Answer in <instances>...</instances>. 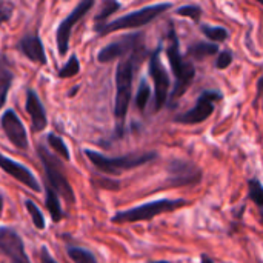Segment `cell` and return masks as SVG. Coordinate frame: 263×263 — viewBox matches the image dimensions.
<instances>
[{"mask_svg":"<svg viewBox=\"0 0 263 263\" xmlns=\"http://www.w3.org/2000/svg\"><path fill=\"white\" fill-rule=\"evenodd\" d=\"M37 156H39V159L42 162V166L45 170L46 185L51 190H54L57 196L60 194L69 203H74L76 202L74 191H72V186L69 185V180H68L66 174H65L63 163L57 159V156H54L43 145H39L37 146Z\"/></svg>","mask_w":263,"mask_h":263,"instance_id":"obj_5","label":"cell"},{"mask_svg":"<svg viewBox=\"0 0 263 263\" xmlns=\"http://www.w3.org/2000/svg\"><path fill=\"white\" fill-rule=\"evenodd\" d=\"M166 55H168V62L171 66V71L174 74V88L171 92V100H177L180 99L188 88L191 86V83L194 82L196 77V68L193 65V62L186 60L182 52H180V42L177 37V32L174 29V25H170V31H168V45H166Z\"/></svg>","mask_w":263,"mask_h":263,"instance_id":"obj_2","label":"cell"},{"mask_svg":"<svg viewBox=\"0 0 263 263\" xmlns=\"http://www.w3.org/2000/svg\"><path fill=\"white\" fill-rule=\"evenodd\" d=\"M203 173L202 170L193 163L191 160L185 159H174L168 165V177L166 186H196L202 182Z\"/></svg>","mask_w":263,"mask_h":263,"instance_id":"obj_9","label":"cell"},{"mask_svg":"<svg viewBox=\"0 0 263 263\" xmlns=\"http://www.w3.org/2000/svg\"><path fill=\"white\" fill-rule=\"evenodd\" d=\"M45 206L52 219V222H60L65 216L63 210H62V205H60V200H59V196L55 194L54 190H51L46 183H45Z\"/></svg>","mask_w":263,"mask_h":263,"instance_id":"obj_18","label":"cell"},{"mask_svg":"<svg viewBox=\"0 0 263 263\" xmlns=\"http://www.w3.org/2000/svg\"><path fill=\"white\" fill-rule=\"evenodd\" d=\"M233 52L230 49H223V51H219L217 54V60H216V68L217 69H227L231 63H233Z\"/></svg>","mask_w":263,"mask_h":263,"instance_id":"obj_29","label":"cell"},{"mask_svg":"<svg viewBox=\"0 0 263 263\" xmlns=\"http://www.w3.org/2000/svg\"><path fill=\"white\" fill-rule=\"evenodd\" d=\"M46 142H48V146H49L57 156H60V157H62L63 160H66V162L71 160L69 148L66 146L65 140H63L60 136H57L55 133H49V134L46 136Z\"/></svg>","mask_w":263,"mask_h":263,"instance_id":"obj_21","label":"cell"},{"mask_svg":"<svg viewBox=\"0 0 263 263\" xmlns=\"http://www.w3.org/2000/svg\"><path fill=\"white\" fill-rule=\"evenodd\" d=\"M219 54V46L217 43H211V42H197L194 45H191L186 51L188 57H193L194 60H203L210 55H216Z\"/></svg>","mask_w":263,"mask_h":263,"instance_id":"obj_19","label":"cell"},{"mask_svg":"<svg viewBox=\"0 0 263 263\" xmlns=\"http://www.w3.org/2000/svg\"><path fill=\"white\" fill-rule=\"evenodd\" d=\"M0 125L8 137V140L18 149H28L29 140L26 134V128L22 122V119L15 114L14 109H5V112L0 117Z\"/></svg>","mask_w":263,"mask_h":263,"instance_id":"obj_13","label":"cell"},{"mask_svg":"<svg viewBox=\"0 0 263 263\" xmlns=\"http://www.w3.org/2000/svg\"><path fill=\"white\" fill-rule=\"evenodd\" d=\"M17 49L31 62L45 66L48 63V57L45 52V46L42 39L37 34H26L23 35L18 43H17Z\"/></svg>","mask_w":263,"mask_h":263,"instance_id":"obj_16","label":"cell"},{"mask_svg":"<svg viewBox=\"0 0 263 263\" xmlns=\"http://www.w3.org/2000/svg\"><path fill=\"white\" fill-rule=\"evenodd\" d=\"M142 37H143L142 34H129V35H123L120 40L108 43L97 52V62L109 63L116 59H123L136 51L145 49Z\"/></svg>","mask_w":263,"mask_h":263,"instance_id":"obj_10","label":"cell"},{"mask_svg":"<svg viewBox=\"0 0 263 263\" xmlns=\"http://www.w3.org/2000/svg\"><path fill=\"white\" fill-rule=\"evenodd\" d=\"M153 263H170V262H166V260H157V262H153Z\"/></svg>","mask_w":263,"mask_h":263,"instance_id":"obj_34","label":"cell"},{"mask_svg":"<svg viewBox=\"0 0 263 263\" xmlns=\"http://www.w3.org/2000/svg\"><path fill=\"white\" fill-rule=\"evenodd\" d=\"M88 160L102 173L105 174H120L122 171L134 170L142 165H146L157 159V153H145V154H131V156H120V157H108L102 153L85 149L83 151Z\"/></svg>","mask_w":263,"mask_h":263,"instance_id":"obj_6","label":"cell"},{"mask_svg":"<svg viewBox=\"0 0 263 263\" xmlns=\"http://www.w3.org/2000/svg\"><path fill=\"white\" fill-rule=\"evenodd\" d=\"M160 52H162V45H159L149 55V66H148L149 77L154 82V112H159L166 105L168 91L171 86L170 76L160 60Z\"/></svg>","mask_w":263,"mask_h":263,"instance_id":"obj_8","label":"cell"},{"mask_svg":"<svg viewBox=\"0 0 263 263\" xmlns=\"http://www.w3.org/2000/svg\"><path fill=\"white\" fill-rule=\"evenodd\" d=\"M66 254L69 256V259L74 263H99L96 256L89 250H85L82 247L68 245L66 247Z\"/></svg>","mask_w":263,"mask_h":263,"instance_id":"obj_22","label":"cell"},{"mask_svg":"<svg viewBox=\"0 0 263 263\" xmlns=\"http://www.w3.org/2000/svg\"><path fill=\"white\" fill-rule=\"evenodd\" d=\"M248 199L254 202V205L262 210L263 205V188L259 179H250L248 180Z\"/></svg>","mask_w":263,"mask_h":263,"instance_id":"obj_24","label":"cell"},{"mask_svg":"<svg viewBox=\"0 0 263 263\" xmlns=\"http://www.w3.org/2000/svg\"><path fill=\"white\" fill-rule=\"evenodd\" d=\"M200 259H202L200 263H214V259H211V257H208V256H205V254H203Z\"/></svg>","mask_w":263,"mask_h":263,"instance_id":"obj_31","label":"cell"},{"mask_svg":"<svg viewBox=\"0 0 263 263\" xmlns=\"http://www.w3.org/2000/svg\"><path fill=\"white\" fill-rule=\"evenodd\" d=\"M79 71H80V62L76 54H71L68 62L65 63V66L59 71V79L74 77L76 74H79Z\"/></svg>","mask_w":263,"mask_h":263,"instance_id":"obj_27","label":"cell"},{"mask_svg":"<svg viewBox=\"0 0 263 263\" xmlns=\"http://www.w3.org/2000/svg\"><path fill=\"white\" fill-rule=\"evenodd\" d=\"M77 91H79V86H74V88H72V89H71V91L68 92V96H69V97H72V96H74V94H76Z\"/></svg>","mask_w":263,"mask_h":263,"instance_id":"obj_32","label":"cell"},{"mask_svg":"<svg viewBox=\"0 0 263 263\" xmlns=\"http://www.w3.org/2000/svg\"><path fill=\"white\" fill-rule=\"evenodd\" d=\"M25 109L31 117V131L32 133H42L48 125V116L45 105L42 103L37 92L31 88L26 89V102Z\"/></svg>","mask_w":263,"mask_h":263,"instance_id":"obj_15","label":"cell"},{"mask_svg":"<svg viewBox=\"0 0 263 263\" xmlns=\"http://www.w3.org/2000/svg\"><path fill=\"white\" fill-rule=\"evenodd\" d=\"M149 97H151V88L149 85L146 83V80H142L140 85H139V89H137V94H136V108L143 112L148 106V102H149Z\"/></svg>","mask_w":263,"mask_h":263,"instance_id":"obj_26","label":"cell"},{"mask_svg":"<svg viewBox=\"0 0 263 263\" xmlns=\"http://www.w3.org/2000/svg\"><path fill=\"white\" fill-rule=\"evenodd\" d=\"M177 14L182 17H190L193 18L196 23H200V17H202V8L199 5H185L180 6L177 9Z\"/></svg>","mask_w":263,"mask_h":263,"instance_id":"obj_28","label":"cell"},{"mask_svg":"<svg viewBox=\"0 0 263 263\" xmlns=\"http://www.w3.org/2000/svg\"><path fill=\"white\" fill-rule=\"evenodd\" d=\"M0 253L9 259V263H31L20 234L9 227L0 228Z\"/></svg>","mask_w":263,"mask_h":263,"instance_id":"obj_12","label":"cell"},{"mask_svg":"<svg viewBox=\"0 0 263 263\" xmlns=\"http://www.w3.org/2000/svg\"><path fill=\"white\" fill-rule=\"evenodd\" d=\"M223 99V94L217 89H206L203 91L199 97H197V102L196 105L182 112V114H177L174 117V122L176 123H182V125H197V123H202L205 122L206 119H210L214 112V105L216 102H220Z\"/></svg>","mask_w":263,"mask_h":263,"instance_id":"obj_7","label":"cell"},{"mask_svg":"<svg viewBox=\"0 0 263 263\" xmlns=\"http://www.w3.org/2000/svg\"><path fill=\"white\" fill-rule=\"evenodd\" d=\"M3 196H2V193H0V213H2V210H3Z\"/></svg>","mask_w":263,"mask_h":263,"instance_id":"obj_33","label":"cell"},{"mask_svg":"<svg viewBox=\"0 0 263 263\" xmlns=\"http://www.w3.org/2000/svg\"><path fill=\"white\" fill-rule=\"evenodd\" d=\"M188 205V200L185 199H157L139 206H133L129 210H123L116 213L111 217L112 223H137V222H145L151 220L160 214L176 211L182 206Z\"/></svg>","mask_w":263,"mask_h":263,"instance_id":"obj_3","label":"cell"},{"mask_svg":"<svg viewBox=\"0 0 263 263\" xmlns=\"http://www.w3.org/2000/svg\"><path fill=\"white\" fill-rule=\"evenodd\" d=\"M200 31L203 32V35L211 42V43H217V42H225L230 35L228 29L223 26H214V25H206V23H199Z\"/></svg>","mask_w":263,"mask_h":263,"instance_id":"obj_20","label":"cell"},{"mask_svg":"<svg viewBox=\"0 0 263 263\" xmlns=\"http://www.w3.org/2000/svg\"><path fill=\"white\" fill-rule=\"evenodd\" d=\"M25 208L28 211V214L31 216V220H32V225L39 230V231H43L46 228V223H45V216L42 213V210L29 199L25 200Z\"/></svg>","mask_w":263,"mask_h":263,"instance_id":"obj_23","label":"cell"},{"mask_svg":"<svg viewBox=\"0 0 263 263\" xmlns=\"http://www.w3.org/2000/svg\"><path fill=\"white\" fill-rule=\"evenodd\" d=\"M0 170L8 176H11L12 179H15L17 182H20L22 185H25L26 188H29L31 191L42 193V186L35 179V176L32 174V171L2 153H0Z\"/></svg>","mask_w":263,"mask_h":263,"instance_id":"obj_14","label":"cell"},{"mask_svg":"<svg viewBox=\"0 0 263 263\" xmlns=\"http://www.w3.org/2000/svg\"><path fill=\"white\" fill-rule=\"evenodd\" d=\"M94 6V0H83L80 2L71 12L69 15H66L60 25L57 26V32H55V40H57V49L59 54L63 57L66 55L68 49H69V39H71V32L74 25H77L88 12L89 9Z\"/></svg>","mask_w":263,"mask_h":263,"instance_id":"obj_11","label":"cell"},{"mask_svg":"<svg viewBox=\"0 0 263 263\" xmlns=\"http://www.w3.org/2000/svg\"><path fill=\"white\" fill-rule=\"evenodd\" d=\"M173 5L171 3H157V5H149L145 8H140L137 11H133L126 15H122L112 22H105V23H97L94 25V31L99 35H106L112 31H120V29H131V28H140L153 20H156L159 15H162L165 11H168Z\"/></svg>","mask_w":263,"mask_h":263,"instance_id":"obj_4","label":"cell"},{"mask_svg":"<svg viewBox=\"0 0 263 263\" xmlns=\"http://www.w3.org/2000/svg\"><path fill=\"white\" fill-rule=\"evenodd\" d=\"M120 8H122V5H120L119 2H116V0H105V2L102 3L100 12L94 17V23H96V25H97V23H105L106 18H108L109 15H112L116 11H119Z\"/></svg>","mask_w":263,"mask_h":263,"instance_id":"obj_25","label":"cell"},{"mask_svg":"<svg viewBox=\"0 0 263 263\" xmlns=\"http://www.w3.org/2000/svg\"><path fill=\"white\" fill-rule=\"evenodd\" d=\"M12 80H14V72H12V69L9 68L6 59L2 57V59H0V109H2V108L5 106V103H6L8 92H9V89H11Z\"/></svg>","mask_w":263,"mask_h":263,"instance_id":"obj_17","label":"cell"},{"mask_svg":"<svg viewBox=\"0 0 263 263\" xmlns=\"http://www.w3.org/2000/svg\"><path fill=\"white\" fill-rule=\"evenodd\" d=\"M40 262L42 263H59L54 260V257L51 256V253H49V250H48L46 247H42V250H40Z\"/></svg>","mask_w":263,"mask_h":263,"instance_id":"obj_30","label":"cell"},{"mask_svg":"<svg viewBox=\"0 0 263 263\" xmlns=\"http://www.w3.org/2000/svg\"><path fill=\"white\" fill-rule=\"evenodd\" d=\"M145 49L136 51L123 57L116 69V102H114V117L117 119L116 136L120 139L125 133V117L128 114V106L131 102L133 80L137 66L142 63Z\"/></svg>","mask_w":263,"mask_h":263,"instance_id":"obj_1","label":"cell"}]
</instances>
